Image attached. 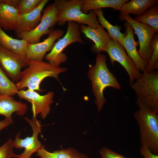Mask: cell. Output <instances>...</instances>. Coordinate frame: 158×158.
<instances>
[{
	"label": "cell",
	"instance_id": "6da1fadb",
	"mask_svg": "<svg viewBox=\"0 0 158 158\" xmlns=\"http://www.w3.org/2000/svg\"><path fill=\"white\" fill-rule=\"evenodd\" d=\"M107 56L97 53L94 65H89L88 76L92 83V90L95 98V103L99 112L106 102L103 92L107 87L116 90L121 89L120 85L114 75L108 69L106 63Z\"/></svg>",
	"mask_w": 158,
	"mask_h": 158
},
{
	"label": "cell",
	"instance_id": "7a4b0ae2",
	"mask_svg": "<svg viewBox=\"0 0 158 158\" xmlns=\"http://www.w3.org/2000/svg\"><path fill=\"white\" fill-rule=\"evenodd\" d=\"M136 104L138 109L133 116L139 128L141 145L158 154V112L149 109L138 99Z\"/></svg>",
	"mask_w": 158,
	"mask_h": 158
},
{
	"label": "cell",
	"instance_id": "3957f363",
	"mask_svg": "<svg viewBox=\"0 0 158 158\" xmlns=\"http://www.w3.org/2000/svg\"><path fill=\"white\" fill-rule=\"evenodd\" d=\"M27 67L22 71L20 78L16 83L19 90L27 87L31 90L41 92L40 85L44 79L52 77L59 81V75L67 70L66 68L55 67L43 60H28Z\"/></svg>",
	"mask_w": 158,
	"mask_h": 158
},
{
	"label": "cell",
	"instance_id": "277c9868",
	"mask_svg": "<svg viewBox=\"0 0 158 158\" xmlns=\"http://www.w3.org/2000/svg\"><path fill=\"white\" fill-rule=\"evenodd\" d=\"M82 0H56L54 3L57 7V24L62 26L68 21L78 24H86L97 28L99 25L97 15L94 10L87 14L83 13L81 10Z\"/></svg>",
	"mask_w": 158,
	"mask_h": 158
},
{
	"label": "cell",
	"instance_id": "5b68a950",
	"mask_svg": "<svg viewBox=\"0 0 158 158\" xmlns=\"http://www.w3.org/2000/svg\"><path fill=\"white\" fill-rule=\"evenodd\" d=\"M131 87L137 99L147 107L158 112V72H143L134 81Z\"/></svg>",
	"mask_w": 158,
	"mask_h": 158
},
{
	"label": "cell",
	"instance_id": "8992f818",
	"mask_svg": "<svg viewBox=\"0 0 158 158\" xmlns=\"http://www.w3.org/2000/svg\"><path fill=\"white\" fill-rule=\"evenodd\" d=\"M67 22L65 35L63 38L58 39L50 52L44 57L48 63L55 67H59L61 63L67 60V57L63 51L67 46L75 42L81 44L84 43L81 37L78 24L72 21Z\"/></svg>",
	"mask_w": 158,
	"mask_h": 158
},
{
	"label": "cell",
	"instance_id": "52a82bcc",
	"mask_svg": "<svg viewBox=\"0 0 158 158\" xmlns=\"http://www.w3.org/2000/svg\"><path fill=\"white\" fill-rule=\"evenodd\" d=\"M42 11L40 22L37 26L32 30L20 33L17 35L18 38L28 43H37L40 42L43 35L48 34L52 30L58 22V10L55 4L49 5Z\"/></svg>",
	"mask_w": 158,
	"mask_h": 158
},
{
	"label": "cell",
	"instance_id": "ba28073f",
	"mask_svg": "<svg viewBox=\"0 0 158 158\" xmlns=\"http://www.w3.org/2000/svg\"><path fill=\"white\" fill-rule=\"evenodd\" d=\"M119 18L128 22L134 30L138 39L139 48L138 51V54L148 63L152 53L150 43L155 33L154 30L149 25L136 21L129 14L120 15Z\"/></svg>",
	"mask_w": 158,
	"mask_h": 158
},
{
	"label": "cell",
	"instance_id": "9c48e42d",
	"mask_svg": "<svg viewBox=\"0 0 158 158\" xmlns=\"http://www.w3.org/2000/svg\"><path fill=\"white\" fill-rule=\"evenodd\" d=\"M105 51L108 54L112 65L116 61L125 68L128 75L129 85L131 86L140 73L127 54L123 47L117 41L110 38Z\"/></svg>",
	"mask_w": 158,
	"mask_h": 158
},
{
	"label": "cell",
	"instance_id": "30bf717a",
	"mask_svg": "<svg viewBox=\"0 0 158 158\" xmlns=\"http://www.w3.org/2000/svg\"><path fill=\"white\" fill-rule=\"evenodd\" d=\"M25 119L30 125L32 130V135L24 139L20 138V132H19L13 140L14 147L20 149L24 148V151L18 154L17 158H31V155L37 152L42 147L38 138V134L41 133L42 125L41 122L36 118L30 119L25 117Z\"/></svg>",
	"mask_w": 158,
	"mask_h": 158
},
{
	"label": "cell",
	"instance_id": "8fae6325",
	"mask_svg": "<svg viewBox=\"0 0 158 158\" xmlns=\"http://www.w3.org/2000/svg\"><path fill=\"white\" fill-rule=\"evenodd\" d=\"M26 57L8 50L0 44V66L12 81L18 82L21 75V69L28 66Z\"/></svg>",
	"mask_w": 158,
	"mask_h": 158
},
{
	"label": "cell",
	"instance_id": "7c38bea8",
	"mask_svg": "<svg viewBox=\"0 0 158 158\" xmlns=\"http://www.w3.org/2000/svg\"><path fill=\"white\" fill-rule=\"evenodd\" d=\"M20 99H25L32 104L33 118H36L38 114L44 119L49 113L50 105L54 101V93L50 91L44 95H41L35 91L28 89L19 90L17 93Z\"/></svg>",
	"mask_w": 158,
	"mask_h": 158
},
{
	"label": "cell",
	"instance_id": "4fadbf2b",
	"mask_svg": "<svg viewBox=\"0 0 158 158\" xmlns=\"http://www.w3.org/2000/svg\"><path fill=\"white\" fill-rule=\"evenodd\" d=\"M64 31L59 29L52 30L48 37L42 42L35 43H28L25 56L28 60L42 61L46 53L50 51L55 41L61 37Z\"/></svg>",
	"mask_w": 158,
	"mask_h": 158
},
{
	"label": "cell",
	"instance_id": "5bb4252c",
	"mask_svg": "<svg viewBox=\"0 0 158 158\" xmlns=\"http://www.w3.org/2000/svg\"><path fill=\"white\" fill-rule=\"evenodd\" d=\"M126 31L122 46L126 51L137 69L143 72L147 63L139 56L136 48L133 29L127 21L124 24Z\"/></svg>",
	"mask_w": 158,
	"mask_h": 158
},
{
	"label": "cell",
	"instance_id": "9a60e30c",
	"mask_svg": "<svg viewBox=\"0 0 158 158\" xmlns=\"http://www.w3.org/2000/svg\"><path fill=\"white\" fill-rule=\"evenodd\" d=\"M79 29L80 32L94 42L92 48L93 51L97 53L105 51L110 38L100 25L98 28H95L81 24L79 26Z\"/></svg>",
	"mask_w": 158,
	"mask_h": 158
},
{
	"label": "cell",
	"instance_id": "2e32d148",
	"mask_svg": "<svg viewBox=\"0 0 158 158\" xmlns=\"http://www.w3.org/2000/svg\"><path fill=\"white\" fill-rule=\"evenodd\" d=\"M48 1V0H42L34 9L20 15L18 27L15 31L17 35L22 32L32 30L37 26L41 18V12Z\"/></svg>",
	"mask_w": 158,
	"mask_h": 158
},
{
	"label": "cell",
	"instance_id": "e0dca14e",
	"mask_svg": "<svg viewBox=\"0 0 158 158\" xmlns=\"http://www.w3.org/2000/svg\"><path fill=\"white\" fill-rule=\"evenodd\" d=\"M28 108L26 104L16 100L12 96L0 95V115L4 116L6 118L12 119L11 115L14 112L23 116Z\"/></svg>",
	"mask_w": 158,
	"mask_h": 158
},
{
	"label": "cell",
	"instance_id": "ac0fdd59",
	"mask_svg": "<svg viewBox=\"0 0 158 158\" xmlns=\"http://www.w3.org/2000/svg\"><path fill=\"white\" fill-rule=\"evenodd\" d=\"M20 15L17 8L0 3V27L5 30L15 31L18 26Z\"/></svg>",
	"mask_w": 158,
	"mask_h": 158
},
{
	"label": "cell",
	"instance_id": "d6986e66",
	"mask_svg": "<svg viewBox=\"0 0 158 158\" xmlns=\"http://www.w3.org/2000/svg\"><path fill=\"white\" fill-rule=\"evenodd\" d=\"M128 0H82L81 6L82 12L87 14L91 11L104 8H110L120 11L123 5Z\"/></svg>",
	"mask_w": 158,
	"mask_h": 158
},
{
	"label": "cell",
	"instance_id": "ffe728a7",
	"mask_svg": "<svg viewBox=\"0 0 158 158\" xmlns=\"http://www.w3.org/2000/svg\"><path fill=\"white\" fill-rule=\"evenodd\" d=\"M26 41L14 38L6 34L0 27V44L5 49L26 57Z\"/></svg>",
	"mask_w": 158,
	"mask_h": 158
},
{
	"label": "cell",
	"instance_id": "44dd1931",
	"mask_svg": "<svg viewBox=\"0 0 158 158\" xmlns=\"http://www.w3.org/2000/svg\"><path fill=\"white\" fill-rule=\"evenodd\" d=\"M158 2L157 0H131L123 5L120 15L133 14L136 16H140L147 9L156 5Z\"/></svg>",
	"mask_w": 158,
	"mask_h": 158
},
{
	"label": "cell",
	"instance_id": "7402d4cb",
	"mask_svg": "<svg viewBox=\"0 0 158 158\" xmlns=\"http://www.w3.org/2000/svg\"><path fill=\"white\" fill-rule=\"evenodd\" d=\"M39 158H90L72 148L50 152L42 147L37 152Z\"/></svg>",
	"mask_w": 158,
	"mask_h": 158
},
{
	"label": "cell",
	"instance_id": "603a6c76",
	"mask_svg": "<svg viewBox=\"0 0 158 158\" xmlns=\"http://www.w3.org/2000/svg\"><path fill=\"white\" fill-rule=\"evenodd\" d=\"M94 11L98 16L97 19L99 24L107 30V33L110 38L117 41L122 45L125 33L124 34L121 32V27L117 25H113L110 23L104 17L102 9H97Z\"/></svg>",
	"mask_w": 158,
	"mask_h": 158
},
{
	"label": "cell",
	"instance_id": "cb8c5ba5",
	"mask_svg": "<svg viewBox=\"0 0 158 158\" xmlns=\"http://www.w3.org/2000/svg\"><path fill=\"white\" fill-rule=\"evenodd\" d=\"M136 21L149 25L158 32V6L155 5L147 9L141 15L135 17Z\"/></svg>",
	"mask_w": 158,
	"mask_h": 158
},
{
	"label": "cell",
	"instance_id": "d4e9b609",
	"mask_svg": "<svg viewBox=\"0 0 158 158\" xmlns=\"http://www.w3.org/2000/svg\"><path fill=\"white\" fill-rule=\"evenodd\" d=\"M19 90L16 83L8 78L0 66V95L13 96L17 94Z\"/></svg>",
	"mask_w": 158,
	"mask_h": 158
},
{
	"label": "cell",
	"instance_id": "484cf974",
	"mask_svg": "<svg viewBox=\"0 0 158 158\" xmlns=\"http://www.w3.org/2000/svg\"><path fill=\"white\" fill-rule=\"evenodd\" d=\"M150 47L152 53L150 60L143 72H149L153 70L155 63L158 62V33H155L151 41Z\"/></svg>",
	"mask_w": 158,
	"mask_h": 158
},
{
	"label": "cell",
	"instance_id": "4316f807",
	"mask_svg": "<svg viewBox=\"0 0 158 158\" xmlns=\"http://www.w3.org/2000/svg\"><path fill=\"white\" fill-rule=\"evenodd\" d=\"M42 0H20L17 7L20 15L30 12L36 8Z\"/></svg>",
	"mask_w": 158,
	"mask_h": 158
},
{
	"label": "cell",
	"instance_id": "83f0119b",
	"mask_svg": "<svg viewBox=\"0 0 158 158\" xmlns=\"http://www.w3.org/2000/svg\"><path fill=\"white\" fill-rule=\"evenodd\" d=\"M13 140L10 138L0 147V158H17L18 155L13 151Z\"/></svg>",
	"mask_w": 158,
	"mask_h": 158
},
{
	"label": "cell",
	"instance_id": "f1b7e54d",
	"mask_svg": "<svg viewBox=\"0 0 158 158\" xmlns=\"http://www.w3.org/2000/svg\"><path fill=\"white\" fill-rule=\"evenodd\" d=\"M99 154L101 158H126L123 155L104 147L100 150Z\"/></svg>",
	"mask_w": 158,
	"mask_h": 158
},
{
	"label": "cell",
	"instance_id": "f546056e",
	"mask_svg": "<svg viewBox=\"0 0 158 158\" xmlns=\"http://www.w3.org/2000/svg\"><path fill=\"white\" fill-rule=\"evenodd\" d=\"M140 154L144 158H158V155L152 153L146 147L141 146L140 149Z\"/></svg>",
	"mask_w": 158,
	"mask_h": 158
},
{
	"label": "cell",
	"instance_id": "4dcf8cb0",
	"mask_svg": "<svg viewBox=\"0 0 158 158\" xmlns=\"http://www.w3.org/2000/svg\"><path fill=\"white\" fill-rule=\"evenodd\" d=\"M13 123L12 119H9L6 118L0 121V131L3 129L12 124Z\"/></svg>",
	"mask_w": 158,
	"mask_h": 158
},
{
	"label": "cell",
	"instance_id": "1f68e13d",
	"mask_svg": "<svg viewBox=\"0 0 158 158\" xmlns=\"http://www.w3.org/2000/svg\"><path fill=\"white\" fill-rule=\"evenodd\" d=\"M20 0H0V3L6 4L17 8Z\"/></svg>",
	"mask_w": 158,
	"mask_h": 158
}]
</instances>
